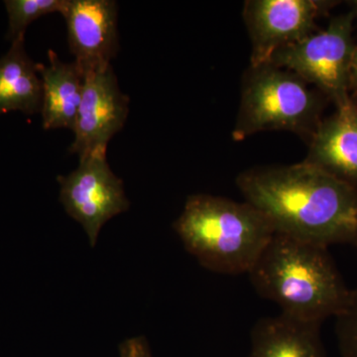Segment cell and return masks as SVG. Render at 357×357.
<instances>
[{
  "label": "cell",
  "instance_id": "3",
  "mask_svg": "<svg viewBox=\"0 0 357 357\" xmlns=\"http://www.w3.org/2000/svg\"><path fill=\"white\" fill-rule=\"evenodd\" d=\"M173 227L202 266L225 275L248 274L275 234L252 204L208 194L188 197Z\"/></svg>",
  "mask_w": 357,
  "mask_h": 357
},
{
  "label": "cell",
  "instance_id": "17",
  "mask_svg": "<svg viewBox=\"0 0 357 357\" xmlns=\"http://www.w3.org/2000/svg\"><path fill=\"white\" fill-rule=\"evenodd\" d=\"M349 93H357V42L354 44V50H352L351 64H349Z\"/></svg>",
  "mask_w": 357,
  "mask_h": 357
},
{
  "label": "cell",
  "instance_id": "18",
  "mask_svg": "<svg viewBox=\"0 0 357 357\" xmlns=\"http://www.w3.org/2000/svg\"><path fill=\"white\" fill-rule=\"evenodd\" d=\"M354 6H356V8L354 9V13H356V17L357 18V1L356 2V4H354Z\"/></svg>",
  "mask_w": 357,
  "mask_h": 357
},
{
  "label": "cell",
  "instance_id": "1",
  "mask_svg": "<svg viewBox=\"0 0 357 357\" xmlns=\"http://www.w3.org/2000/svg\"><path fill=\"white\" fill-rule=\"evenodd\" d=\"M236 185L277 234L328 248L357 245V191L321 169L304 161L255 167Z\"/></svg>",
  "mask_w": 357,
  "mask_h": 357
},
{
  "label": "cell",
  "instance_id": "9",
  "mask_svg": "<svg viewBox=\"0 0 357 357\" xmlns=\"http://www.w3.org/2000/svg\"><path fill=\"white\" fill-rule=\"evenodd\" d=\"M70 52L84 76L112 66L119 50V7L114 0H65Z\"/></svg>",
  "mask_w": 357,
  "mask_h": 357
},
{
  "label": "cell",
  "instance_id": "15",
  "mask_svg": "<svg viewBox=\"0 0 357 357\" xmlns=\"http://www.w3.org/2000/svg\"><path fill=\"white\" fill-rule=\"evenodd\" d=\"M335 319L340 354L342 357H357V288L352 289L347 307Z\"/></svg>",
  "mask_w": 357,
  "mask_h": 357
},
{
  "label": "cell",
  "instance_id": "19",
  "mask_svg": "<svg viewBox=\"0 0 357 357\" xmlns=\"http://www.w3.org/2000/svg\"><path fill=\"white\" fill-rule=\"evenodd\" d=\"M356 248H357V245L356 246Z\"/></svg>",
  "mask_w": 357,
  "mask_h": 357
},
{
  "label": "cell",
  "instance_id": "8",
  "mask_svg": "<svg viewBox=\"0 0 357 357\" xmlns=\"http://www.w3.org/2000/svg\"><path fill=\"white\" fill-rule=\"evenodd\" d=\"M128 112L129 98L119 88L112 65L86 74L70 153L79 160L91 154H107L109 141L123 128Z\"/></svg>",
  "mask_w": 357,
  "mask_h": 357
},
{
  "label": "cell",
  "instance_id": "12",
  "mask_svg": "<svg viewBox=\"0 0 357 357\" xmlns=\"http://www.w3.org/2000/svg\"><path fill=\"white\" fill-rule=\"evenodd\" d=\"M49 65L38 64L43 86L40 114L45 130H74L77 110L83 98L84 75L76 63H64L57 53L48 51Z\"/></svg>",
  "mask_w": 357,
  "mask_h": 357
},
{
  "label": "cell",
  "instance_id": "13",
  "mask_svg": "<svg viewBox=\"0 0 357 357\" xmlns=\"http://www.w3.org/2000/svg\"><path fill=\"white\" fill-rule=\"evenodd\" d=\"M42 98L38 64L26 53L24 36L20 37L0 58V116L10 112L40 114Z\"/></svg>",
  "mask_w": 357,
  "mask_h": 357
},
{
  "label": "cell",
  "instance_id": "11",
  "mask_svg": "<svg viewBox=\"0 0 357 357\" xmlns=\"http://www.w3.org/2000/svg\"><path fill=\"white\" fill-rule=\"evenodd\" d=\"M321 323L279 314L256 321L249 357H326Z\"/></svg>",
  "mask_w": 357,
  "mask_h": 357
},
{
  "label": "cell",
  "instance_id": "7",
  "mask_svg": "<svg viewBox=\"0 0 357 357\" xmlns=\"http://www.w3.org/2000/svg\"><path fill=\"white\" fill-rule=\"evenodd\" d=\"M333 6L323 0H248L243 20L251 42L250 65L266 64L279 49L318 31L317 20Z\"/></svg>",
  "mask_w": 357,
  "mask_h": 357
},
{
  "label": "cell",
  "instance_id": "2",
  "mask_svg": "<svg viewBox=\"0 0 357 357\" xmlns=\"http://www.w3.org/2000/svg\"><path fill=\"white\" fill-rule=\"evenodd\" d=\"M248 275L260 297L303 321L335 318L351 298L328 248L277 232Z\"/></svg>",
  "mask_w": 357,
  "mask_h": 357
},
{
  "label": "cell",
  "instance_id": "4",
  "mask_svg": "<svg viewBox=\"0 0 357 357\" xmlns=\"http://www.w3.org/2000/svg\"><path fill=\"white\" fill-rule=\"evenodd\" d=\"M330 102L291 70L266 63L249 66L241 82L234 141L263 131L283 130L310 140Z\"/></svg>",
  "mask_w": 357,
  "mask_h": 357
},
{
  "label": "cell",
  "instance_id": "6",
  "mask_svg": "<svg viewBox=\"0 0 357 357\" xmlns=\"http://www.w3.org/2000/svg\"><path fill=\"white\" fill-rule=\"evenodd\" d=\"M57 180L66 213L83 227L93 248L103 225L130 206L123 182L112 172L107 154L79 160L76 170Z\"/></svg>",
  "mask_w": 357,
  "mask_h": 357
},
{
  "label": "cell",
  "instance_id": "16",
  "mask_svg": "<svg viewBox=\"0 0 357 357\" xmlns=\"http://www.w3.org/2000/svg\"><path fill=\"white\" fill-rule=\"evenodd\" d=\"M121 357H153L146 338L136 337L128 338L119 344Z\"/></svg>",
  "mask_w": 357,
  "mask_h": 357
},
{
  "label": "cell",
  "instance_id": "14",
  "mask_svg": "<svg viewBox=\"0 0 357 357\" xmlns=\"http://www.w3.org/2000/svg\"><path fill=\"white\" fill-rule=\"evenodd\" d=\"M65 0H6L8 15L6 38L14 41L24 36L26 28L33 21L51 13H61Z\"/></svg>",
  "mask_w": 357,
  "mask_h": 357
},
{
  "label": "cell",
  "instance_id": "10",
  "mask_svg": "<svg viewBox=\"0 0 357 357\" xmlns=\"http://www.w3.org/2000/svg\"><path fill=\"white\" fill-rule=\"evenodd\" d=\"M304 162L357 191V102L352 96L321 121Z\"/></svg>",
  "mask_w": 357,
  "mask_h": 357
},
{
  "label": "cell",
  "instance_id": "5",
  "mask_svg": "<svg viewBox=\"0 0 357 357\" xmlns=\"http://www.w3.org/2000/svg\"><path fill=\"white\" fill-rule=\"evenodd\" d=\"M356 20L354 10L338 14L326 29L279 49L268 63L291 70L337 107L351 96L349 64Z\"/></svg>",
  "mask_w": 357,
  "mask_h": 357
}]
</instances>
